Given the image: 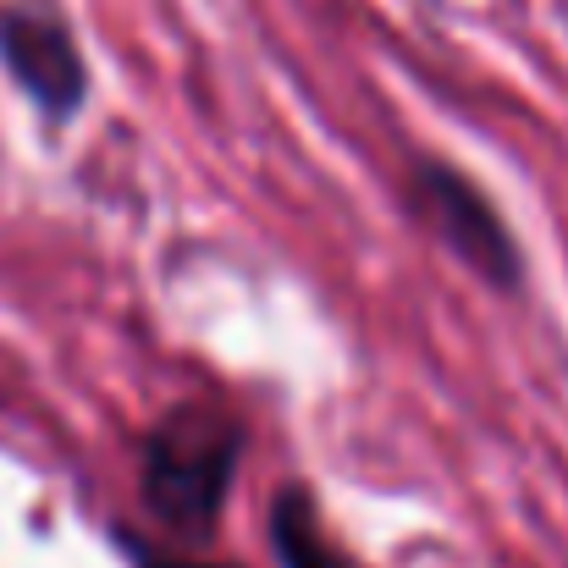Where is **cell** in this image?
<instances>
[{
    "mask_svg": "<svg viewBox=\"0 0 568 568\" xmlns=\"http://www.w3.org/2000/svg\"><path fill=\"white\" fill-rule=\"evenodd\" d=\"M248 458V425L215 403H172L139 442V508L178 547H204L221 536L237 469Z\"/></svg>",
    "mask_w": 568,
    "mask_h": 568,
    "instance_id": "obj_1",
    "label": "cell"
},
{
    "mask_svg": "<svg viewBox=\"0 0 568 568\" xmlns=\"http://www.w3.org/2000/svg\"><path fill=\"white\" fill-rule=\"evenodd\" d=\"M403 210L408 221L447 254L458 260L475 282H486L497 298H519L530 282L525 265V243L508 226V215L497 210V199L480 189L464 166L442 161V155H419L408 161L403 178Z\"/></svg>",
    "mask_w": 568,
    "mask_h": 568,
    "instance_id": "obj_2",
    "label": "cell"
},
{
    "mask_svg": "<svg viewBox=\"0 0 568 568\" xmlns=\"http://www.w3.org/2000/svg\"><path fill=\"white\" fill-rule=\"evenodd\" d=\"M0 67L50 128L83 116L94 78L78 28L55 0H0Z\"/></svg>",
    "mask_w": 568,
    "mask_h": 568,
    "instance_id": "obj_3",
    "label": "cell"
},
{
    "mask_svg": "<svg viewBox=\"0 0 568 568\" xmlns=\"http://www.w3.org/2000/svg\"><path fill=\"white\" fill-rule=\"evenodd\" d=\"M265 541L276 568H359L343 541H332L326 519H321V497L310 480H276L271 503H265Z\"/></svg>",
    "mask_w": 568,
    "mask_h": 568,
    "instance_id": "obj_4",
    "label": "cell"
},
{
    "mask_svg": "<svg viewBox=\"0 0 568 568\" xmlns=\"http://www.w3.org/2000/svg\"><path fill=\"white\" fill-rule=\"evenodd\" d=\"M111 547L122 552L128 568H243L232 558H189V552H172L161 547L155 536H144L139 525H111Z\"/></svg>",
    "mask_w": 568,
    "mask_h": 568,
    "instance_id": "obj_5",
    "label": "cell"
}]
</instances>
